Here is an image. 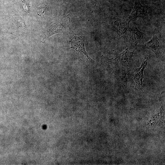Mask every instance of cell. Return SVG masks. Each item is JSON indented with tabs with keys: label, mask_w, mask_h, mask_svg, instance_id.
I'll return each mask as SVG.
<instances>
[{
	"label": "cell",
	"mask_w": 165,
	"mask_h": 165,
	"mask_svg": "<svg viewBox=\"0 0 165 165\" xmlns=\"http://www.w3.org/2000/svg\"><path fill=\"white\" fill-rule=\"evenodd\" d=\"M143 47L144 49H148L153 51L157 58L161 57L164 48L161 41L155 34L153 35L152 38L146 42Z\"/></svg>",
	"instance_id": "cell-1"
},
{
	"label": "cell",
	"mask_w": 165,
	"mask_h": 165,
	"mask_svg": "<svg viewBox=\"0 0 165 165\" xmlns=\"http://www.w3.org/2000/svg\"><path fill=\"white\" fill-rule=\"evenodd\" d=\"M148 57H145L140 66L137 68L134 72V80L135 84L140 89L143 91L142 80L144 69L146 67Z\"/></svg>",
	"instance_id": "cell-2"
},
{
	"label": "cell",
	"mask_w": 165,
	"mask_h": 165,
	"mask_svg": "<svg viewBox=\"0 0 165 165\" xmlns=\"http://www.w3.org/2000/svg\"><path fill=\"white\" fill-rule=\"evenodd\" d=\"M128 33L129 42V44L132 46H136L143 38V33L136 28L130 29Z\"/></svg>",
	"instance_id": "cell-3"
},
{
	"label": "cell",
	"mask_w": 165,
	"mask_h": 165,
	"mask_svg": "<svg viewBox=\"0 0 165 165\" xmlns=\"http://www.w3.org/2000/svg\"><path fill=\"white\" fill-rule=\"evenodd\" d=\"M71 48L74 49L77 52H78V53H83L90 62L93 61L86 51L83 41L81 38L78 37H73L71 40Z\"/></svg>",
	"instance_id": "cell-4"
},
{
	"label": "cell",
	"mask_w": 165,
	"mask_h": 165,
	"mask_svg": "<svg viewBox=\"0 0 165 165\" xmlns=\"http://www.w3.org/2000/svg\"><path fill=\"white\" fill-rule=\"evenodd\" d=\"M133 56V52L129 51L128 48H127L116 56L115 60L122 66H125L130 62Z\"/></svg>",
	"instance_id": "cell-5"
},
{
	"label": "cell",
	"mask_w": 165,
	"mask_h": 165,
	"mask_svg": "<svg viewBox=\"0 0 165 165\" xmlns=\"http://www.w3.org/2000/svg\"><path fill=\"white\" fill-rule=\"evenodd\" d=\"M145 12L144 7L141 4L140 0H136L128 19L131 20L138 17H143L145 15Z\"/></svg>",
	"instance_id": "cell-6"
},
{
	"label": "cell",
	"mask_w": 165,
	"mask_h": 165,
	"mask_svg": "<svg viewBox=\"0 0 165 165\" xmlns=\"http://www.w3.org/2000/svg\"><path fill=\"white\" fill-rule=\"evenodd\" d=\"M130 21L128 19L124 21L117 20L114 22V24L117 27V34L118 35L121 36L129 32L130 30L129 24Z\"/></svg>",
	"instance_id": "cell-7"
},
{
	"label": "cell",
	"mask_w": 165,
	"mask_h": 165,
	"mask_svg": "<svg viewBox=\"0 0 165 165\" xmlns=\"http://www.w3.org/2000/svg\"><path fill=\"white\" fill-rule=\"evenodd\" d=\"M46 6V5H43L38 8L37 9V13L38 14L41 16H43L45 13V9Z\"/></svg>",
	"instance_id": "cell-8"
}]
</instances>
